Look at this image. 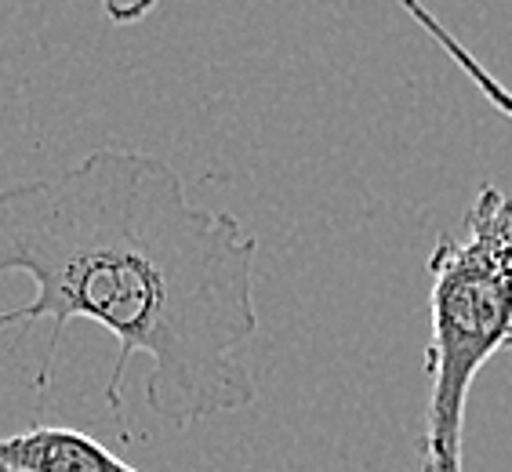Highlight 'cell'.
Here are the masks:
<instances>
[{"mask_svg":"<svg viewBox=\"0 0 512 472\" xmlns=\"http://www.w3.org/2000/svg\"><path fill=\"white\" fill-rule=\"evenodd\" d=\"M255 236L218 207L189 200L168 160L120 146L44 178L0 189V276H30L37 298L0 313L15 342L51 320L33 385L51 382L73 320L117 342L106 400L124 425L120 385L146 356V400L175 425H193L258 400L247 360L258 338Z\"/></svg>","mask_w":512,"mask_h":472,"instance_id":"cell-1","label":"cell"},{"mask_svg":"<svg viewBox=\"0 0 512 472\" xmlns=\"http://www.w3.org/2000/svg\"><path fill=\"white\" fill-rule=\"evenodd\" d=\"M429 411L422 472H465V407L476 374L512 338V197L483 182L429 255Z\"/></svg>","mask_w":512,"mask_h":472,"instance_id":"cell-2","label":"cell"},{"mask_svg":"<svg viewBox=\"0 0 512 472\" xmlns=\"http://www.w3.org/2000/svg\"><path fill=\"white\" fill-rule=\"evenodd\" d=\"M0 472H142L91 440L62 425H30L15 436H0Z\"/></svg>","mask_w":512,"mask_h":472,"instance_id":"cell-3","label":"cell"},{"mask_svg":"<svg viewBox=\"0 0 512 472\" xmlns=\"http://www.w3.org/2000/svg\"><path fill=\"white\" fill-rule=\"evenodd\" d=\"M400 4H404V11H407V15H411L414 22H418V26H422V30L429 33V37H433L436 44H440V48L447 51V59L458 62V66H462L465 73H469V80H473L476 88L483 91V99H491V102H494V109H498L502 117H509V120H512V91L505 88L502 80L494 77L491 69H483V62L476 59L473 51L465 48L462 40L454 37L451 30H447L444 22L436 19L433 11L425 8L422 0H400Z\"/></svg>","mask_w":512,"mask_h":472,"instance_id":"cell-4","label":"cell"},{"mask_svg":"<svg viewBox=\"0 0 512 472\" xmlns=\"http://www.w3.org/2000/svg\"><path fill=\"white\" fill-rule=\"evenodd\" d=\"M157 4L160 0H102V11H106V19L113 26H135L146 15H153Z\"/></svg>","mask_w":512,"mask_h":472,"instance_id":"cell-5","label":"cell"},{"mask_svg":"<svg viewBox=\"0 0 512 472\" xmlns=\"http://www.w3.org/2000/svg\"><path fill=\"white\" fill-rule=\"evenodd\" d=\"M505 349H512V338H509V345H505Z\"/></svg>","mask_w":512,"mask_h":472,"instance_id":"cell-6","label":"cell"}]
</instances>
